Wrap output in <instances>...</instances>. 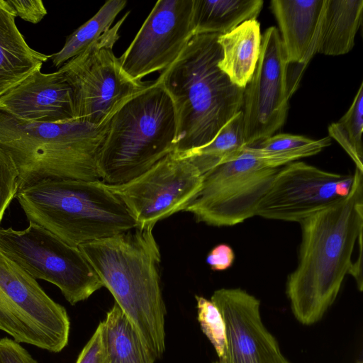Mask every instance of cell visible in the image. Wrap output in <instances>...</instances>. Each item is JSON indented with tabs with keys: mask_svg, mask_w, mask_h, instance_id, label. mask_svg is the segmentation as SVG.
Segmentation results:
<instances>
[{
	"mask_svg": "<svg viewBox=\"0 0 363 363\" xmlns=\"http://www.w3.org/2000/svg\"><path fill=\"white\" fill-rule=\"evenodd\" d=\"M301 242L296 268L286 293L302 325L318 322L335 301L363 230V172L355 168L349 194L300 223Z\"/></svg>",
	"mask_w": 363,
	"mask_h": 363,
	"instance_id": "obj_1",
	"label": "cell"
},
{
	"mask_svg": "<svg viewBox=\"0 0 363 363\" xmlns=\"http://www.w3.org/2000/svg\"><path fill=\"white\" fill-rule=\"evenodd\" d=\"M218 33L194 34L157 78L174 106L177 130L173 152L181 155L208 144L242 111L244 89L219 68Z\"/></svg>",
	"mask_w": 363,
	"mask_h": 363,
	"instance_id": "obj_2",
	"label": "cell"
},
{
	"mask_svg": "<svg viewBox=\"0 0 363 363\" xmlns=\"http://www.w3.org/2000/svg\"><path fill=\"white\" fill-rule=\"evenodd\" d=\"M153 227H138L79 246L104 286L133 324L155 359L165 351L161 254Z\"/></svg>",
	"mask_w": 363,
	"mask_h": 363,
	"instance_id": "obj_3",
	"label": "cell"
},
{
	"mask_svg": "<svg viewBox=\"0 0 363 363\" xmlns=\"http://www.w3.org/2000/svg\"><path fill=\"white\" fill-rule=\"evenodd\" d=\"M109 120L33 122L0 111V148L18 170L19 189L45 179L100 180L98 156Z\"/></svg>",
	"mask_w": 363,
	"mask_h": 363,
	"instance_id": "obj_4",
	"label": "cell"
},
{
	"mask_svg": "<svg viewBox=\"0 0 363 363\" xmlns=\"http://www.w3.org/2000/svg\"><path fill=\"white\" fill-rule=\"evenodd\" d=\"M16 199L28 222L73 247L137 226L101 180L45 179L20 189Z\"/></svg>",
	"mask_w": 363,
	"mask_h": 363,
	"instance_id": "obj_5",
	"label": "cell"
},
{
	"mask_svg": "<svg viewBox=\"0 0 363 363\" xmlns=\"http://www.w3.org/2000/svg\"><path fill=\"white\" fill-rule=\"evenodd\" d=\"M177 123L174 104L157 79L111 116L97 168L108 184L127 182L173 152Z\"/></svg>",
	"mask_w": 363,
	"mask_h": 363,
	"instance_id": "obj_6",
	"label": "cell"
},
{
	"mask_svg": "<svg viewBox=\"0 0 363 363\" xmlns=\"http://www.w3.org/2000/svg\"><path fill=\"white\" fill-rule=\"evenodd\" d=\"M128 15L58 69L72 86L76 120L102 125L125 101L152 83L130 78L113 53Z\"/></svg>",
	"mask_w": 363,
	"mask_h": 363,
	"instance_id": "obj_7",
	"label": "cell"
},
{
	"mask_svg": "<svg viewBox=\"0 0 363 363\" xmlns=\"http://www.w3.org/2000/svg\"><path fill=\"white\" fill-rule=\"evenodd\" d=\"M69 330L66 309L0 248V330L18 343L59 352Z\"/></svg>",
	"mask_w": 363,
	"mask_h": 363,
	"instance_id": "obj_8",
	"label": "cell"
},
{
	"mask_svg": "<svg viewBox=\"0 0 363 363\" xmlns=\"http://www.w3.org/2000/svg\"><path fill=\"white\" fill-rule=\"evenodd\" d=\"M0 248L34 279L56 286L71 305L104 286L79 247L33 223L22 230L0 227Z\"/></svg>",
	"mask_w": 363,
	"mask_h": 363,
	"instance_id": "obj_9",
	"label": "cell"
},
{
	"mask_svg": "<svg viewBox=\"0 0 363 363\" xmlns=\"http://www.w3.org/2000/svg\"><path fill=\"white\" fill-rule=\"evenodd\" d=\"M279 169L265 166L246 147L202 175L201 189L185 211L209 225L240 224L256 216Z\"/></svg>",
	"mask_w": 363,
	"mask_h": 363,
	"instance_id": "obj_10",
	"label": "cell"
},
{
	"mask_svg": "<svg viewBox=\"0 0 363 363\" xmlns=\"http://www.w3.org/2000/svg\"><path fill=\"white\" fill-rule=\"evenodd\" d=\"M201 183L199 169L174 152L127 182H104L122 201L138 227H154L158 221L186 211L198 194Z\"/></svg>",
	"mask_w": 363,
	"mask_h": 363,
	"instance_id": "obj_11",
	"label": "cell"
},
{
	"mask_svg": "<svg viewBox=\"0 0 363 363\" xmlns=\"http://www.w3.org/2000/svg\"><path fill=\"white\" fill-rule=\"evenodd\" d=\"M287 71L279 32L269 27L262 35L257 64L244 89L241 111L246 146L273 135L284 125L290 98Z\"/></svg>",
	"mask_w": 363,
	"mask_h": 363,
	"instance_id": "obj_12",
	"label": "cell"
},
{
	"mask_svg": "<svg viewBox=\"0 0 363 363\" xmlns=\"http://www.w3.org/2000/svg\"><path fill=\"white\" fill-rule=\"evenodd\" d=\"M352 174L329 172L303 162L281 167L260 201L256 216L301 223L345 199Z\"/></svg>",
	"mask_w": 363,
	"mask_h": 363,
	"instance_id": "obj_13",
	"label": "cell"
},
{
	"mask_svg": "<svg viewBox=\"0 0 363 363\" xmlns=\"http://www.w3.org/2000/svg\"><path fill=\"white\" fill-rule=\"evenodd\" d=\"M194 0H159L135 37L118 57L125 73L141 79L162 72L179 57L194 35Z\"/></svg>",
	"mask_w": 363,
	"mask_h": 363,
	"instance_id": "obj_14",
	"label": "cell"
},
{
	"mask_svg": "<svg viewBox=\"0 0 363 363\" xmlns=\"http://www.w3.org/2000/svg\"><path fill=\"white\" fill-rule=\"evenodd\" d=\"M211 301L223 316L226 336L224 354L213 363H290L262 322L259 299L240 288H223Z\"/></svg>",
	"mask_w": 363,
	"mask_h": 363,
	"instance_id": "obj_15",
	"label": "cell"
},
{
	"mask_svg": "<svg viewBox=\"0 0 363 363\" xmlns=\"http://www.w3.org/2000/svg\"><path fill=\"white\" fill-rule=\"evenodd\" d=\"M0 111L16 118L42 123L76 120L73 91L62 72L38 69L0 96Z\"/></svg>",
	"mask_w": 363,
	"mask_h": 363,
	"instance_id": "obj_16",
	"label": "cell"
},
{
	"mask_svg": "<svg viewBox=\"0 0 363 363\" xmlns=\"http://www.w3.org/2000/svg\"><path fill=\"white\" fill-rule=\"evenodd\" d=\"M326 0H272L288 65L303 69L316 54L317 42ZM279 33V34H280Z\"/></svg>",
	"mask_w": 363,
	"mask_h": 363,
	"instance_id": "obj_17",
	"label": "cell"
},
{
	"mask_svg": "<svg viewBox=\"0 0 363 363\" xmlns=\"http://www.w3.org/2000/svg\"><path fill=\"white\" fill-rule=\"evenodd\" d=\"M16 17L6 1L0 0V96L41 69L50 57L28 45Z\"/></svg>",
	"mask_w": 363,
	"mask_h": 363,
	"instance_id": "obj_18",
	"label": "cell"
},
{
	"mask_svg": "<svg viewBox=\"0 0 363 363\" xmlns=\"http://www.w3.org/2000/svg\"><path fill=\"white\" fill-rule=\"evenodd\" d=\"M223 55L219 68L230 82L245 89L256 68L261 48L260 25L248 20L218 39Z\"/></svg>",
	"mask_w": 363,
	"mask_h": 363,
	"instance_id": "obj_19",
	"label": "cell"
},
{
	"mask_svg": "<svg viewBox=\"0 0 363 363\" xmlns=\"http://www.w3.org/2000/svg\"><path fill=\"white\" fill-rule=\"evenodd\" d=\"M362 13V0H326L316 53L337 56L349 52L354 47Z\"/></svg>",
	"mask_w": 363,
	"mask_h": 363,
	"instance_id": "obj_20",
	"label": "cell"
},
{
	"mask_svg": "<svg viewBox=\"0 0 363 363\" xmlns=\"http://www.w3.org/2000/svg\"><path fill=\"white\" fill-rule=\"evenodd\" d=\"M262 0H194V34H225L242 23L257 20Z\"/></svg>",
	"mask_w": 363,
	"mask_h": 363,
	"instance_id": "obj_21",
	"label": "cell"
},
{
	"mask_svg": "<svg viewBox=\"0 0 363 363\" xmlns=\"http://www.w3.org/2000/svg\"><path fill=\"white\" fill-rule=\"evenodd\" d=\"M101 323L106 363H155L138 330L116 302Z\"/></svg>",
	"mask_w": 363,
	"mask_h": 363,
	"instance_id": "obj_22",
	"label": "cell"
},
{
	"mask_svg": "<svg viewBox=\"0 0 363 363\" xmlns=\"http://www.w3.org/2000/svg\"><path fill=\"white\" fill-rule=\"evenodd\" d=\"M331 143L330 137L313 140L302 135L280 133L250 147L265 166L281 168L298 159L315 155Z\"/></svg>",
	"mask_w": 363,
	"mask_h": 363,
	"instance_id": "obj_23",
	"label": "cell"
},
{
	"mask_svg": "<svg viewBox=\"0 0 363 363\" xmlns=\"http://www.w3.org/2000/svg\"><path fill=\"white\" fill-rule=\"evenodd\" d=\"M246 147L240 111L220 129L208 144L178 156L191 162L203 175L236 157Z\"/></svg>",
	"mask_w": 363,
	"mask_h": 363,
	"instance_id": "obj_24",
	"label": "cell"
},
{
	"mask_svg": "<svg viewBox=\"0 0 363 363\" xmlns=\"http://www.w3.org/2000/svg\"><path fill=\"white\" fill-rule=\"evenodd\" d=\"M126 4L125 0L107 1L94 16L67 38L60 50L50 55L53 65L61 67L108 31Z\"/></svg>",
	"mask_w": 363,
	"mask_h": 363,
	"instance_id": "obj_25",
	"label": "cell"
},
{
	"mask_svg": "<svg viewBox=\"0 0 363 363\" xmlns=\"http://www.w3.org/2000/svg\"><path fill=\"white\" fill-rule=\"evenodd\" d=\"M363 83L348 111L328 127L330 138L335 139L350 157L355 168L363 172Z\"/></svg>",
	"mask_w": 363,
	"mask_h": 363,
	"instance_id": "obj_26",
	"label": "cell"
},
{
	"mask_svg": "<svg viewBox=\"0 0 363 363\" xmlns=\"http://www.w3.org/2000/svg\"><path fill=\"white\" fill-rule=\"evenodd\" d=\"M195 298L197 303L198 320L201 330L220 358L223 355L226 347L225 327L223 316L211 300L197 295Z\"/></svg>",
	"mask_w": 363,
	"mask_h": 363,
	"instance_id": "obj_27",
	"label": "cell"
},
{
	"mask_svg": "<svg viewBox=\"0 0 363 363\" xmlns=\"http://www.w3.org/2000/svg\"><path fill=\"white\" fill-rule=\"evenodd\" d=\"M18 190V170L11 157L0 148V224Z\"/></svg>",
	"mask_w": 363,
	"mask_h": 363,
	"instance_id": "obj_28",
	"label": "cell"
},
{
	"mask_svg": "<svg viewBox=\"0 0 363 363\" xmlns=\"http://www.w3.org/2000/svg\"><path fill=\"white\" fill-rule=\"evenodd\" d=\"M76 363H106L101 322L81 351Z\"/></svg>",
	"mask_w": 363,
	"mask_h": 363,
	"instance_id": "obj_29",
	"label": "cell"
},
{
	"mask_svg": "<svg viewBox=\"0 0 363 363\" xmlns=\"http://www.w3.org/2000/svg\"><path fill=\"white\" fill-rule=\"evenodd\" d=\"M6 1L16 17L32 23H39L48 13L41 0Z\"/></svg>",
	"mask_w": 363,
	"mask_h": 363,
	"instance_id": "obj_30",
	"label": "cell"
},
{
	"mask_svg": "<svg viewBox=\"0 0 363 363\" xmlns=\"http://www.w3.org/2000/svg\"><path fill=\"white\" fill-rule=\"evenodd\" d=\"M0 363H38L20 343L9 337L0 339Z\"/></svg>",
	"mask_w": 363,
	"mask_h": 363,
	"instance_id": "obj_31",
	"label": "cell"
},
{
	"mask_svg": "<svg viewBox=\"0 0 363 363\" xmlns=\"http://www.w3.org/2000/svg\"><path fill=\"white\" fill-rule=\"evenodd\" d=\"M235 259V253L230 246L219 244L208 253L206 262L213 271H223L230 268Z\"/></svg>",
	"mask_w": 363,
	"mask_h": 363,
	"instance_id": "obj_32",
	"label": "cell"
}]
</instances>
